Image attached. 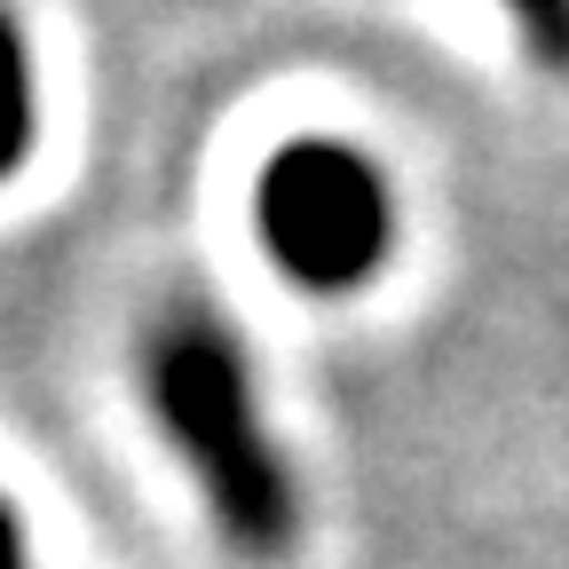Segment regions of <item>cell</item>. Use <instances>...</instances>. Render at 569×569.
<instances>
[{
  "instance_id": "obj_1",
  "label": "cell",
  "mask_w": 569,
  "mask_h": 569,
  "mask_svg": "<svg viewBox=\"0 0 569 569\" xmlns=\"http://www.w3.org/2000/svg\"><path fill=\"white\" fill-rule=\"evenodd\" d=\"M142 380H151V411L167 427L174 459L198 475L206 515L246 561H277L301 538V490L293 467L269 443V419L253 396V365L230 340V325L182 301L159 317L151 348H142Z\"/></svg>"
},
{
  "instance_id": "obj_5",
  "label": "cell",
  "mask_w": 569,
  "mask_h": 569,
  "mask_svg": "<svg viewBox=\"0 0 569 569\" xmlns=\"http://www.w3.org/2000/svg\"><path fill=\"white\" fill-rule=\"evenodd\" d=\"M0 569H32V553H24V522H17L9 498H0Z\"/></svg>"
},
{
  "instance_id": "obj_4",
  "label": "cell",
  "mask_w": 569,
  "mask_h": 569,
  "mask_svg": "<svg viewBox=\"0 0 569 569\" xmlns=\"http://www.w3.org/2000/svg\"><path fill=\"white\" fill-rule=\"evenodd\" d=\"M515 17L522 48L546 63V71H569V0H498Z\"/></svg>"
},
{
  "instance_id": "obj_3",
  "label": "cell",
  "mask_w": 569,
  "mask_h": 569,
  "mask_svg": "<svg viewBox=\"0 0 569 569\" xmlns=\"http://www.w3.org/2000/svg\"><path fill=\"white\" fill-rule=\"evenodd\" d=\"M32 134H40V111H32V56H24L17 17L0 9V182L32 159Z\"/></svg>"
},
{
  "instance_id": "obj_2",
  "label": "cell",
  "mask_w": 569,
  "mask_h": 569,
  "mask_svg": "<svg viewBox=\"0 0 569 569\" xmlns=\"http://www.w3.org/2000/svg\"><path fill=\"white\" fill-rule=\"evenodd\" d=\"M253 222L269 261L309 293H356L388 269L396 190L348 142H284L253 182Z\"/></svg>"
}]
</instances>
